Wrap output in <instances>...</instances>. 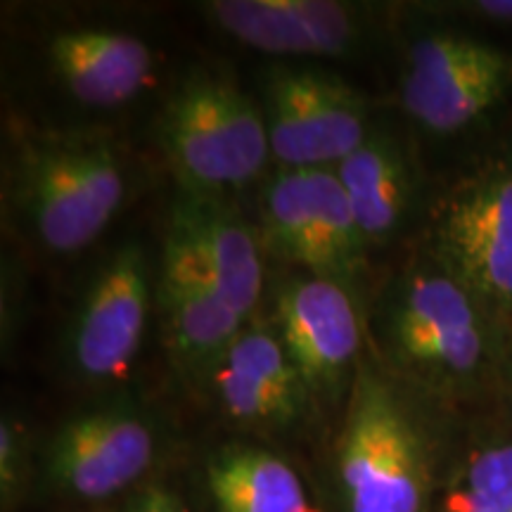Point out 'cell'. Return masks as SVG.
I'll use <instances>...</instances> for the list:
<instances>
[{"mask_svg":"<svg viewBox=\"0 0 512 512\" xmlns=\"http://www.w3.org/2000/svg\"><path fill=\"white\" fill-rule=\"evenodd\" d=\"M126 197L117 145L102 133H46L24 143L12 200L31 233L55 254H76L105 233Z\"/></svg>","mask_w":512,"mask_h":512,"instance_id":"1","label":"cell"},{"mask_svg":"<svg viewBox=\"0 0 512 512\" xmlns=\"http://www.w3.org/2000/svg\"><path fill=\"white\" fill-rule=\"evenodd\" d=\"M337 477L347 512H427L425 441L403 396L368 361L351 382Z\"/></svg>","mask_w":512,"mask_h":512,"instance_id":"2","label":"cell"},{"mask_svg":"<svg viewBox=\"0 0 512 512\" xmlns=\"http://www.w3.org/2000/svg\"><path fill=\"white\" fill-rule=\"evenodd\" d=\"M159 145L181 188L226 195L245 188L271 157L266 114L233 83L195 74L166 102Z\"/></svg>","mask_w":512,"mask_h":512,"instance_id":"3","label":"cell"},{"mask_svg":"<svg viewBox=\"0 0 512 512\" xmlns=\"http://www.w3.org/2000/svg\"><path fill=\"white\" fill-rule=\"evenodd\" d=\"M384 354L427 380H467L486 361L482 306L441 268L406 273L382 309Z\"/></svg>","mask_w":512,"mask_h":512,"instance_id":"4","label":"cell"},{"mask_svg":"<svg viewBox=\"0 0 512 512\" xmlns=\"http://www.w3.org/2000/svg\"><path fill=\"white\" fill-rule=\"evenodd\" d=\"M434 259L482 309H512V159L498 157L467 174L439 202Z\"/></svg>","mask_w":512,"mask_h":512,"instance_id":"5","label":"cell"},{"mask_svg":"<svg viewBox=\"0 0 512 512\" xmlns=\"http://www.w3.org/2000/svg\"><path fill=\"white\" fill-rule=\"evenodd\" d=\"M264 114L271 157L287 171L335 169L368 138L361 93L313 69H275Z\"/></svg>","mask_w":512,"mask_h":512,"instance_id":"6","label":"cell"},{"mask_svg":"<svg viewBox=\"0 0 512 512\" xmlns=\"http://www.w3.org/2000/svg\"><path fill=\"white\" fill-rule=\"evenodd\" d=\"M266 240L311 275L349 280L361 266L366 240L332 169H283L264 195Z\"/></svg>","mask_w":512,"mask_h":512,"instance_id":"7","label":"cell"},{"mask_svg":"<svg viewBox=\"0 0 512 512\" xmlns=\"http://www.w3.org/2000/svg\"><path fill=\"white\" fill-rule=\"evenodd\" d=\"M512 86V55L467 36L418 41L401 79V105L422 128L456 133L484 117Z\"/></svg>","mask_w":512,"mask_h":512,"instance_id":"8","label":"cell"},{"mask_svg":"<svg viewBox=\"0 0 512 512\" xmlns=\"http://www.w3.org/2000/svg\"><path fill=\"white\" fill-rule=\"evenodd\" d=\"M147 313V256L138 245H124L100 266L76 311L69 337L74 368L93 382L126 377L143 344Z\"/></svg>","mask_w":512,"mask_h":512,"instance_id":"9","label":"cell"},{"mask_svg":"<svg viewBox=\"0 0 512 512\" xmlns=\"http://www.w3.org/2000/svg\"><path fill=\"white\" fill-rule=\"evenodd\" d=\"M155 460L150 425L126 408L69 420L46 451V479L64 494L100 501L136 484Z\"/></svg>","mask_w":512,"mask_h":512,"instance_id":"10","label":"cell"},{"mask_svg":"<svg viewBox=\"0 0 512 512\" xmlns=\"http://www.w3.org/2000/svg\"><path fill=\"white\" fill-rule=\"evenodd\" d=\"M278 335L313 394L339 392L361 361V320L344 283L330 278L292 280L278 299Z\"/></svg>","mask_w":512,"mask_h":512,"instance_id":"11","label":"cell"},{"mask_svg":"<svg viewBox=\"0 0 512 512\" xmlns=\"http://www.w3.org/2000/svg\"><path fill=\"white\" fill-rule=\"evenodd\" d=\"M176 235L200 261L202 271L230 309L252 316L264 292V256L252 226L221 195L183 190L171 214Z\"/></svg>","mask_w":512,"mask_h":512,"instance_id":"12","label":"cell"},{"mask_svg":"<svg viewBox=\"0 0 512 512\" xmlns=\"http://www.w3.org/2000/svg\"><path fill=\"white\" fill-rule=\"evenodd\" d=\"M207 15L228 36L268 55L337 57L358 38L354 10L330 0H216Z\"/></svg>","mask_w":512,"mask_h":512,"instance_id":"13","label":"cell"},{"mask_svg":"<svg viewBox=\"0 0 512 512\" xmlns=\"http://www.w3.org/2000/svg\"><path fill=\"white\" fill-rule=\"evenodd\" d=\"M223 411L249 425H287L304 413L309 387L278 335L245 328L209 375Z\"/></svg>","mask_w":512,"mask_h":512,"instance_id":"14","label":"cell"},{"mask_svg":"<svg viewBox=\"0 0 512 512\" xmlns=\"http://www.w3.org/2000/svg\"><path fill=\"white\" fill-rule=\"evenodd\" d=\"M162 302L174 354L188 370L209 377L245 330V318L230 309L195 254L171 233L162 259Z\"/></svg>","mask_w":512,"mask_h":512,"instance_id":"15","label":"cell"},{"mask_svg":"<svg viewBox=\"0 0 512 512\" xmlns=\"http://www.w3.org/2000/svg\"><path fill=\"white\" fill-rule=\"evenodd\" d=\"M53 74L88 107H117L152 81L155 57L143 41L112 29H67L50 38Z\"/></svg>","mask_w":512,"mask_h":512,"instance_id":"16","label":"cell"},{"mask_svg":"<svg viewBox=\"0 0 512 512\" xmlns=\"http://www.w3.org/2000/svg\"><path fill=\"white\" fill-rule=\"evenodd\" d=\"M354 209L366 245H380L399 228L411 202L413 181L401 147L387 136H368L332 169Z\"/></svg>","mask_w":512,"mask_h":512,"instance_id":"17","label":"cell"},{"mask_svg":"<svg viewBox=\"0 0 512 512\" xmlns=\"http://www.w3.org/2000/svg\"><path fill=\"white\" fill-rule=\"evenodd\" d=\"M207 486L219 512H320L294 467L264 448L216 453L207 465Z\"/></svg>","mask_w":512,"mask_h":512,"instance_id":"18","label":"cell"},{"mask_svg":"<svg viewBox=\"0 0 512 512\" xmlns=\"http://www.w3.org/2000/svg\"><path fill=\"white\" fill-rule=\"evenodd\" d=\"M444 512H512V444L482 448L467 460Z\"/></svg>","mask_w":512,"mask_h":512,"instance_id":"19","label":"cell"},{"mask_svg":"<svg viewBox=\"0 0 512 512\" xmlns=\"http://www.w3.org/2000/svg\"><path fill=\"white\" fill-rule=\"evenodd\" d=\"M19 477H22V439L17 427L3 420L0 430V484H3V503L17 496Z\"/></svg>","mask_w":512,"mask_h":512,"instance_id":"20","label":"cell"},{"mask_svg":"<svg viewBox=\"0 0 512 512\" xmlns=\"http://www.w3.org/2000/svg\"><path fill=\"white\" fill-rule=\"evenodd\" d=\"M124 512H188L164 486H145L128 498Z\"/></svg>","mask_w":512,"mask_h":512,"instance_id":"21","label":"cell"},{"mask_svg":"<svg viewBox=\"0 0 512 512\" xmlns=\"http://www.w3.org/2000/svg\"><path fill=\"white\" fill-rule=\"evenodd\" d=\"M472 8H477L482 17L496 19V22H512V0H482Z\"/></svg>","mask_w":512,"mask_h":512,"instance_id":"22","label":"cell"}]
</instances>
